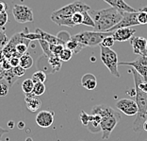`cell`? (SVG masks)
Masks as SVG:
<instances>
[{"label":"cell","instance_id":"1","mask_svg":"<svg viewBox=\"0 0 147 141\" xmlns=\"http://www.w3.org/2000/svg\"><path fill=\"white\" fill-rule=\"evenodd\" d=\"M123 13L114 7L92 12V17L94 21L93 29L100 32H110V29L121 21Z\"/></svg>","mask_w":147,"mask_h":141},{"label":"cell","instance_id":"2","mask_svg":"<svg viewBox=\"0 0 147 141\" xmlns=\"http://www.w3.org/2000/svg\"><path fill=\"white\" fill-rule=\"evenodd\" d=\"M92 114H97L101 116V132L102 138L109 139V136L111 135L112 131L117 126V124L121 120V115L111 107L105 104H99L92 107Z\"/></svg>","mask_w":147,"mask_h":141},{"label":"cell","instance_id":"3","mask_svg":"<svg viewBox=\"0 0 147 141\" xmlns=\"http://www.w3.org/2000/svg\"><path fill=\"white\" fill-rule=\"evenodd\" d=\"M90 6L81 1H75L66 5L62 8L54 11L51 13V20L55 24L59 26H66L69 28H74L76 25L74 24L72 16L75 12H89Z\"/></svg>","mask_w":147,"mask_h":141},{"label":"cell","instance_id":"4","mask_svg":"<svg viewBox=\"0 0 147 141\" xmlns=\"http://www.w3.org/2000/svg\"><path fill=\"white\" fill-rule=\"evenodd\" d=\"M135 100L138 105V113L133 123V130L136 133L141 132L142 125L147 119V93L143 92L139 86L135 85Z\"/></svg>","mask_w":147,"mask_h":141},{"label":"cell","instance_id":"5","mask_svg":"<svg viewBox=\"0 0 147 141\" xmlns=\"http://www.w3.org/2000/svg\"><path fill=\"white\" fill-rule=\"evenodd\" d=\"M112 35L111 32H100V31H81L72 36L71 38L84 45L85 46H99L103 39L107 36Z\"/></svg>","mask_w":147,"mask_h":141},{"label":"cell","instance_id":"6","mask_svg":"<svg viewBox=\"0 0 147 141\" xmlns=\"http://www.w3.org/2000/svg\"><path fill=\"white\" fill-rule=\"evenodd\" d=\"M100 57L103 63L109 70V72L116 78H120L121 75L118 70V55L110 48L100 46Z\"/></svg>","mask_w":147,"mask_h":141},{"label":"cell","instance_id":"7","mask_svg":"<svg viewBox=\"0 0 147 141\" xmlns=\"http://www.w3.org/2000/svg\"><path fill=\"white\" fill-rule=\"evenodd\" d=\"M80 121L84 126L87 127L90 132L92 134H98L101 132V116L97 114H87L85 111H81L80 113Z\"/></svg>","mask_w":147,"mask_h":141},{"label":"cell","instance_id":"8","mask_svg":"<svg viewBox=\"0 0 147 141\" xmlns=\"http://www.w3.org/2000/svg\"><path fill=\"white\" fill-rule=\"evenodd\" d=\"M12 15L15 21L20 24H25L28 22H33V12L28 6L15 4L12 8Z\"/></svg>","mask_w":147,"mask_h":141},{"label":"cell","instance_id":"9","mask_svg":"<svg viewBox=\"0 0 147 141\" xmlns=\"http://www.w3.org/2000/svg\"><path fill=\"white\" fill-rule=\"evenodd\" d=\"M118 65H128L132 66L133 69H135L143 80L147 82V55L140 56L138 59L133 62H120Z\"/></svg>","mask_w":147,"mask_h":141},{"label":"cell","instance_id":"10","mask_svg":"<svg viewBox=\"0 0 147 141\" xmlns=\"http://www.w3.org/2000/svg\"><path fill=\"white\" fill-rule=\"evenodd\" d=\"M139 25L140 24L138 22V12H123L121 21L110 29V32L114 31L116 29H121V28H131V27H135Z\"/></svg>","mask_w":147,"mask_h":141},{"label":"cell","instance_id":"11","mask_svg":"<svg viewBox=\"0 0 147 141\" xmlns=\"http://www.w3.org/2000/svg\"><path fill=\"white\" fill-rule=\"evenodd\" d=\"M116 107L126 116H135L138 113V105L134 99H122L116 102Z\"/></svg>","mask_w":147,"mask_h":141},{"label":"cell","instance_id":"12","mask_svg":"<svg viewBox=\"0 0 147 141\" xmlns=\"http://www.w3.org/2000/svg\"><path fill=\"white\" fill-rule=\"evenodd\" d=\"M130 45L133 48V52L140 56L147 55V39L144 37L133 36L130 39Z\"/></svg>","mask_w":147,"mask_h":141},{"label":"cell","instance_id":"13","mask_svg":"<svg viewBox=\"0 0 147 141\" xmlns=\"http://www.w3.org/2000/svg\"><path fill=\"white\" fill-rule=\"evenodd\" d=\"M54 116L53 111H41L36 116V123L42 128H48L54 122Z\"/></svg>","mask_w":147,"mask_h":141},{"label":"cell","instance_id":"14","mask_svg":"<svg viewBox=\"0 0 147 141\" xmlns=\"http://www.w3.org/2000/svg\"><path fill=\"white\" fill-rule=\"evenodd\" d=\"M136 29L131 28H121L112 31V37L115 42H125L134 36Z\"/></svg>","mask_w":147,"mask_h":141},{"label":"cell","instance_id":"15","mask_svg":"<svg viewBox=\"0 0 147 141\" xmlns=\"http://www.w3.org/2000/svg\"><path fill=\"white\" fill-rule=\"evenodd\" d=\"M25 101L26 104V108H28L31 113L37 112L42 106V101L38 97L35 96L32 92L29 94H26Z\"/></svg>","mask_w":147,"mask_h":141},{"label":"cell","instance_id":"16","mask_svg":"<svg viewBox=\"0 0 147 141\" xmlns=\"http://www.w3.org/2000/svg\"><path fill=\"white\" fill-rule=\"evenodd\" d=\"M81 85L88 90H94L97 86L96 77L91 73L84 74L81 78Z\"/></svg>","mask_w":147,"mask_h":141},{"label":"cell","instance_id":"17","mask_svg":"<svg viewBox=\"0 0 147 141\" xmlns=\"http://www.w3.org/2000/svg\"><path fill=\"white\" fill-rule=\"evenodd\" d=\"M104 1L106 3H108L110 7H114V8H116L117 10H119V11H121L122 12H136L131 6L126 4L123 0H104Z\"/></svg>","mask_w":147,"mask_h":141},{"label":"cell","instance_id":"18","mask_svg":"<svg viewBox=\"0 0 147 141\" xmlns=\"http://www.w3.org/2000/svg\"><path fill=\"white\" fill-rule=\"evenodd\" d=\"M36 32H38L39 34L42 36V39L45 40V41H46L47 43H49L50 45L54 44V45H63V46H64V43H63L62 41H61V40H59L57 36L49 34V33L42 31L41 29H37Z\"/></svg>","mask_w":147,"mask_h":141},{"label":"cell","instance_id":"19","mask_svg":"<svg viewBox=\"0 0 147 141\" xmlns=\"http://www.w3.org/2000/svg\"><path fill=\"white\" fill-rule=\"evenodd\" d=\"M64 46L66 48L70 49L73 53H78L79 51H81L82 48H85L84 45H82V44H80L79 42L76 41V40L74 39H70L69 41H67L65 43Z\"/></svg>","mask_w":147,"mask_h":141},{"label":"cell","instance_id":"20","mask_svg":"<svg viewBox=\"0 0 147 141\" xmlns=\"http://www.w3.org/2000/svg\"><path fill=\"white\" fill-rule=\"evenodd\" d=\"M48 63H49L50 67H51V73H56L61 70L62 61L59 59V57L53 55L50 57V58H48Z\"/></svg>","mask_w":147,"mask_h":141},{"label":"cell","instance_id":"21","mask_svg":"<svg viewBox=\"0 0 147 141\" xmlns=\"http://www.w3.org/2000/svg\"><path fill=\"white\" fill-rule=\"evenodd\" d=\"M32 65H33V59L28 53H26V54L20 57V66H22L23 68H25L26 70L29 69L32 67Z\"/></svg>","mask_w":147,"mask_h":141},{"label":"cell","instance_id":"22","mask_svg":"<svg viewBox=\"0 0 147 141\" xmlns=\"http://www.w3.org/2000/svg\"><path fill=\"white\" fill-rule=\"evenodd\" d=\"M18 79H19L18 77L16 76L14 74V72L12 71V67L11 69H9V70H6L4 80L7 82V83H8L9 86H12Z\"/></svg>","mask_w":147,"mask_h":141},{"label":"cell","instance_id":"23","mask_svg":"<svg viewBox=\"0 0 147 141\" xmlns=\"http://www.w3.org/2000/svg\"><path fill=\"white\" fill-rule=\"evenodd\" d=\"M46 73L45 71H43V70H38V71H36L34 74L32 75V78L31 80H33V82L36 83V82H43L46 80Z\"/></svg>","mask_w":147,"mask_h":141},{"label":"cell","instance_id":"24","mask_svg":"<svg viewBox=\"0 0 147 141\" xmlns=\"http://www.w3.org/2000/svg\"><path fill=\"white\" fill-rule=\"evenodd\" d=\"M33 87H34V82L31 79H26L22 82V90L25 94L31 93Z\"/></svg>","mask_w":147,"mask_h":141},{"label":"cell","instance_id":"25","mask_svg":"<svg viewBox=\"0 0 147 141\" xmlns=\"http://www.w3.org/2000/svg\"><path fill=\"white\" fill-rule=\"evenodd\" d=\"M45 92V83H43V82H36V83H34V87H33L32 93L34 94L35 96L40 97V96H42Z\"/></svg>","mask_w":147,"mask_h":141},{"label":"cell","instance_id":"26","mask_svg":"<svg viewBox=\"0 0 147 141\" xmlns=\"http://www.w3.org/2000/svg\"><path fill=\"white\" fill-rule=\"evenodd\" d=\"M38 41H39L40 46H41V48H42L43 54H45V56H47L48 58L53 56V54L51 53V50H50V44L47 43L46 41H45V40H42V39L38 40Z\"/></svg>","mask_w":147,"mask_h":141},{"label":"cell","instance_id":"27","mask_svg":"<svg viewBox=\"0 0 147 141\" xmlns=\"http://www.w3.org/2000/svg\"><path fill=\"white\" fill-rule=\"evenodd\" d=\"M83 22L82 24L85 26H89L92 27V28H94V21L92 17V15L90 14L89 12H83Z\"/></svg>","mask_w":147,"mask_h":141},{"label":"cell","instance_id":"28","mask_svg":"<svg viewBox=\"0 0 147 141\" xmlns=\"http://www.w3.org/2000/svg\"><path fill=\"white\" fill-rule=\"evenodd\" d=\"M73 54H74V53L71 51V50L66 48L64 46V48H63V50L61 51V55H59V59H61L62 62H68V61L71 60Z\"/></svg>","mask_w":147,"mask_h":141},{"label":"cell","instance_id":"29","mask_svg":"<svg viewBox=\"0 0 147 141\" xmlns=\"http://www.w3.org/2000/svg\"><path fill=\"white\" fill-rule=\"evenodd\" d=\"M115 43V40L113 39L112 35H109V36H107L105 37L104 39H103V41L100 43V46H104V48H111V46L114 45Z\"/></svg>","mask_w":147,"mask_h":141},{"label":"cell","instance_id":"30","mask_svg":"<svg viewBox=\"0 0 147 141\" xmlns=\"http://www.w3.org/2000/svg\"><path fill=\"white\" fill-rule=\"evenodd\" d=\"M63 48H64V46L63 45H54V44L50 45V50H51V53L54 56H57V57H59Z\"/></svg>","mask_w":147,"mask_h":141},{"label":"cell","instance_id":"31","mask_svg":"<svg viewBox=\"0 0 147 141\" xmlns=\"http://www.w3.org/2000/svg\"><path fill=\"white\" fill-rule=\"evenodd\" d=\"M28 45L26 44H18L17 46H15V50H16V53L18 54L19 57H21L22 55H24L28 51Z\"/></svg>","mask_w":147,"mask_h":141},{"label":"cell","instance_id":"32","mask_svg":"<svg viewBox=\"0 0 147 141\" xmlns=\"http://www.w3.org/2000/svg\"><path fill=\"white\" fill-rule=\"evenodd\" d=\"M22 35L26 37V39L30 40V41H34V40H41L42 39V36L39 34L38 32H35V33H31V32H26L25 31H22Z\"/></svg>","mask_w":147,"mask_h":141},{"label":"cell","instance_id":"33","mask_svg":"<svg viewBox=\"0 0 147 141\" xmlns=\"http://www.w3.org/2000/svg\"><path fill=\"white\" fill-rule=\"evenodd\" d=\"M138 22L140 25L147 24V12L142 11V10L138 12Z\"/></svg>","mask_w":147,"mask_h":141},{"label":"cell","instance_id":"34","mask_svg":"<svg viewBox=\"0 0 147 141\" xmlns=\"http://www.w3.org/2000/svg\"><path fill=\"white\" fill-rule=\"evenodd\" d=\"M72 20L76 26L81 25L83 22V13L82 12H75L72 16Z\"/></svg>","mask_w":147,"mask_h":141},{"label":"cell","instance_id":"35","mask_svg":"<svg viewBox=\"0 0 147 141\" xmlns=\"http://www.w3.org/2000/svg\"><path fill=\"white\" fill-rule=\"evenodd\" d=\"M57 37L61 40V41H62L63 43H64V45H65V43L69 41L70 39H71V35L69 34V33L67 31H61V32H59L58 33V35H57Z\"/></svg>","mask_w":147,"mask_h":141},{"label":"cell","instance_id":"36","mask_svg":"<svg viewBox=\"0 0 147 141\" xmlns=\"http://www.w3.org/2000/svg\"><path fill=\"white\" fill-rule=\"evenodd\" d=\"M9 21V16L7 11L5 12H0V28H4L6 24Z\"/></svg>","mask_w":147,"mask_h":141},{"label":"cell","instance_id":"37","mask_svg":"<svg viewBox=\"0 0 147 141\" xmlns=\"http://www.w3.org/2000/svg\"><path fill=\"white\" fill-rule=\"evenodd\" d=\"M9 38L6 35L5 31L3 29H0V48H4V46L8 44Z\"/></svg>","mask_w":147,"mask_h":141},{"label":"cell","instance_id":"38","mask_svg":"<svg viewBox=\"0 0 147 141\" xmlns=\"http://www.w3.org/2000/svg\"><path fill=\"white\" fill-rule=\"evenodd\" d=\"M9 93V85L6 83H0V98H4Z\"/></svg>","mask_w":147,"mask_h":141},{"label":"cell","instance_id":"39","mask_svg":"<svg viewBox=\"0 0 147 141\" xmlns=\"http://www.w3.org/2000/svg\"><path fill=\"white\" fill-rule=\"evenodd\" d=\"M12 71L14 72V74L18 77V78H20V77L25 75L26 69L19 65V66H16V67H12Z\"/></svg>","mask_w":147,"mask_h":141},{"label":"cell","instance_id":"40","mask_svg":"<svg viewBox=\"0 0 147 141\" xmlns=\"http://www.w3.org/2000/svg\"><path fill=\"white\" fill-rule=\"evenodd\" d=\"M9 60V63H11V65L12 67H16V66L20 65V58L19 57H11Z\"/></svg>","mask_w":147,"mask_h":141},{"label":"cell","instance_id":"41","mask_svg":"<svg viewBox=\"0 0 147 141\" xmlns=\"http://www.w3.org/2000/svg\"><path fill=\"white\" fill-rule=\"evenodd\" d=\"M1 65L5 70H9V69H11L12 67V66L11 65V63H9V59H5L4 61H3V63H1Z\"/></svg>","mask_w":147,"mask_h":141},{"label":"cell","instance_id":"42","mask_svg":"<svg viewBox=\"0 0 147 141\" xmlns=\"http://www.w3.org/2000/svg\"><path fill=\"white\" fill-rule=\"evenodd\" d=\"M5 72H6V70L2 67V65H1V63H0V80H3L4 79V76H5Z\"/></svg>","mask_w":147,"mask_h":141},{"label":"cell","instance_id":"43","mask_svg":"<svg viewBox=\"0 0 147 141\" xmlns=\"http://www.w3.org/2000/svg\"><path fill=\"white\" fill-rule=\"evenodd\" d=\"M7 10V4L5 2L0 1V12H5Z\"/></svg>","mask_w":147,"mask_h":141},{"label":"cell","instance_id":"44","mask_svg":"<svg viewBox=\"0 0 147 141\" xmlns=\"http://www.w3.org/2000/svg\"><path fill=\"white\" fill-rule=\"evenodd\" d=\"M9 131L6 130V129H3L2 127H0V137H2L3 136L5 135V134H8Z\"/></svg>","mask_w":147,"mask_h":141},{"label":"cell","instance_id":"45","mask_svg":"<svg viewBox=\"0 0 147 141\" xmlns=\"http://www.w3.org/2000/svg\"><path fill=\"white\" fill-rule=\"evenodd\" d=\"M5 59L6 58H5V56H4V53H3L2 49H1V50H0V63H2Z\"/></svg>","mask_w":147,"mask_h":141},{"label":"cell","instance_id":"46","mask_svg":"<svg viewBox=\"0 0 147 141\" xmlns=\"http://www.w3.org/2000/svg\"><path fill=\"white\" fill-rule=\"evenodd\" d=\"M24 127H25V123L21 121V122H19L18 123V128L19 129H24Z\"/></svg>","mask_w":147,"mask_h":141},{"label":"cell","instance_id":"47","mask_svg":"<svg viewBox=\"0 0 147 141\" xmlns=\"http://www.w3.org/2000/svg\"><path fill=\"white\" fill-rule=\"evenodd\" d=\"M142 129L145 131V132H147V119L144 121V123H143V125H142Z\"/></svg>","mask_w":147,"mask_h":141},{"label":"cell","instance_id":"48","mask_svg":"<svg viewBox=\"0 0 147 141\" xmlns=\"http://www.w3.org/2000/svg\"><path fill=\"white\" fill-rule=\"evenodd\" d=\"M8 125H9V127L11 129L14 128V122H13V121H9V122L8 123Z\"/></svg>","mask_w":147,"mask_h":141},{"label":"cell","instance_id":"49","mask_svg":"<svg viewBox=\"0 0 147 141\" xmlns=\"http://www.w3.org/2000/svg\"><path fill=\"white\" fill-rule=\"evenodd\" d=\"M26 141H32V139H31V138H26Z\"/></svg>","mask_w":147,"mask_h":141},{"label":"cell","instance_id":"50","mask_svg":"<svg viewBox=\"0 0 147 141\" xmlns=\"http://www.w3.org/2000/svg\"><path fill=\"white\" fill-rule=\"evenodd\" d=\"M144 141H147V139H146V140H144Z\"/></svg>","mask_w":147,"mask_h":141}]
</instances>
